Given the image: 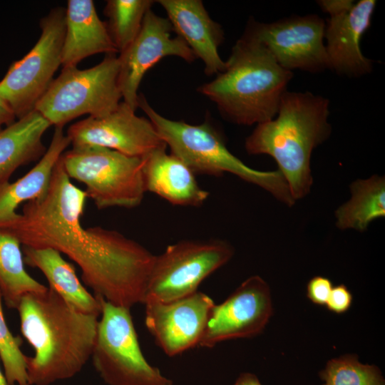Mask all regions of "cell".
Returning a JSON list of instances; mask_svg holds the SVG:
<instances>
[{"instance_id":"obj_1","label":"cell","mask_w":385,"mask_h":385,"mask_svg":"<svg viewBox=\"0 0 385 385\" xmlns=\"http://www.w3.org/2000/svg\"><path fill=\"white\" fill-rule=\"evenodd\" d=\"M87 195L76 187L57 162L47 192L26 202L21 213L0 227L21 245L52 248L81 270L83 283L95 296L130 309L143 303L155 255L122 233L100 226L85 228Z\"/></svg>"},{"instance_id":"obj_2","label":"cell","mask_w":385,"mask_h":385,"mask_svg":"<svg viewBox=\"0 0 385 385\" xmlns=\"http://www.w3.org/2000/svg\"><path fill=\"white\" fill-rule=\"evenodd\" d=\"M16 309L22 335L34 350L26 358L30 385H51L82 370L91 357L100 316L78 311L49 287L24 295Z\"/></svg>"},{"instance_id":"obj_3","label":"cell","mask_w":385,"mask_h":385,"mask_svg":"<svg viewBox=\"0 0 385 385\" xmlns=\"http://www.w3.org/2000/svg\"><path fill=\"white\" fill-rule=\"evenodd\" d=\"M293 77L283 68L249 25L235 42L223 71L197 91L212 101L221 115L252 125L275 117Z\"/></svg>"},{"instance_id":"obj_4","label":"cell","mask_w":385,"mask_h":385,"mask_svg":"<svg viewBox=\"0 0 385 385\" xmlns=\"http://www.w3.org/2000/svg\"><path fill=\"white\" fill-rule=\"evenodd\" d=\"M329 113V99L309 91H287L275 117L257 124L245 139L247 153L275 160L295 201L310 191L312 153L331 135Z\"/></svg>"},{"instance_id":"obj_5","label":"cell","mask_w":385,"mask_h":385,"mask_svg":"<svg viewBox=\"0 0 385 385\" xmlns=\"http://www.w3.org/2000/svg\"><path fill=\"white\" fill-rule=\"evenodd\" d=\"M138 104L171 153L195 174L220 176L231 173L265 190L288 206L296 202L278 170L262 171L247 166L227 149L222 135L210 122L191 125L168 119L152 108L143 95L138 96Z\"/></svg>"},{"instance_id":"obj_6","label":"cell","mask_w":385,"mask_h":385,"mask_svg":"<svg viewBox=\"0 0 385 385\" xmlns=\"http://www.w3.org/2000/svg\"><path fill=\"white\" fill-rule=\"evenodd\" d=\"M118 72L115 54H106L100 63L90 68H63L34 110L55 127H63L84 114L93 117L107 115L118 108L122 98Z\"/></svg>"},{"instance_id":"obj_7","label":"cell","mask_w":385,"mask_h":385,"mask_svg":"<svg viewBox=\"0 0 385 385\" xmlns=\"http://www.w3.org/2000/svg\"><path fill=\"white\" fill-rule=\"evenodd\" d=\"M60 160L68 178L86 185L87 197L98 210L133 208L142 202L146 192L143 158L88 145L72 147Z\"/></svg>"},{"instance_id":"obj_8","label":"cell","mask_w":385,"mask_h":385,"mask_svg":"<svg viewBox=\"0 0 385 385\" xmlns=\"http://www.w3.org/2000/svg\"><path fill=\"white\" fill-rule=\"evenodd\" d=\"M100 298L101 312L91 359L108 385H173L141 351L130 309Z\"/></svg>"},{"instance_id":"obj_9","label":"cell","mask_w":385,"mask_h":385,"mask_svg":"<svg viewBox=\"0 0 385 385\" xmlns=\"http://www.w3.org/2000/svg\"><path fill=\"white\" fill-rule=\"evenodd\" d=\"M233 255L232 246L218 239L182 240L168 245L155 257L143 304L168 302L197 292L200 283Z\"/></svg>"},{"instance_id":"obj_10","label":"cell","mask_w":385,"mask_h":385,"mask_svg":"<svg viewBox=\"0 0 385 385\" xmlns=\"http://www.w3.org/2000/svg\"><path fill=\"white\" fill-rule=\"evenodd\" d=\"M66 9L56 7L40 21L41 36L22 58L13 62L0 81V97L18 119L34 110L61 65Z\"/></svg>"},{"instance_id":"obj_11","label":"cell","mask_w":385,"mask_h":385,"mask_svg":"<svg viewBox=\"0 0 385 385\" xmlns=\"http://www.w3.org/2000/svg\"><path fill=\"white\" fill-rule=\"evenodd\" d=\"M248 25L283 68L316 73L330 70L325 21L317 14L294 15L272 23Z\"/></svg>"},{"instance_id":"obj_12","label":"cell","mask_w":385,"mask_h":385,"mask_svg":"<svg viewBox=\"0 0 385 385\" xmlns=\"http://www.w3.org/2000/svg\"><path fill=\"white\" fill-rule=\"evenodd\" d=\"M273 314L270 289L260 276L245 280L223 302L214 304L198 346L260 334Z\"/></svg>"},{"instance_id":"obj_13","label":"cell","mask_w":385,"mask_h":385,"mask_svg":"<svg viewBox=\"0 0 385 385\" xmlns=\"http://www.w3.org/2000/svg\"><path fill=\"white\" fill-rule=\"evenodd\" d=\"M172 32L168 19L150 9L135 38L118 56V83L122 98L135 111L138 107V90L150 68L166 56H177L187 62L197 58L187 43L177 35L172 36Z\"/></svg>"},{"instance_id":"obj_14","label":"cell","mask_w":385,"mask_h":385,"mask_svg":"<svg viewBox=\"0 0 385 385\" xmlns=\"http://www.w3.org/2000/svg\"><path fill=\"white\" fill-rule=\"evenodd\" d=\"M135 112L122 101L107 115L89 116L72 124L66 135L73 147L99 146L139 158L167 146L151 121Z\"/></svg>"},{"instance_id":"obj_15","label":"cell","mask_w":385,"mask_h":385,"mask_svg":"<svg viewBox=\"0 0 385 385\" xmlns=\"http://www.w3.org/2000/svg\"><path fill=\"white\" fill-rule=\"evenodd\" d=\"M144 304L147 329L165 354L174 356L198 346L215 303L197 290L170 302L147 301Z\"/></svg>"},{"instance_id":"obj_16","label":"cell","mask_w":385,"mask_h":385,"mask_svg":"<svg viewBox=\"0 0 385 385\" xmlns=\"http://www.w3.org/2000/svg\"><path fill=\"white\" fill-rule=\"evenodd\" d=\"M376 5L374 0L354 2L346 11L325 21L324 40L330 70L349 78L370 73L373 62L361 49V39L370 27Z\"/></svg>"},{"instance_id":"obj_17","label":"cell","mask_w":385,"mask_h":385,"mask_svg":"<svg viewBox=\"0 0 385 385\" xmlns=\"http://www.w3.org/2000/svg\"><path fill=\"white\" fill-rule=\"evenodd\" d=\"M167 14L173 32L190 47L204 63L208 76L218 74L225 68L218 48L224 39L220 24L210 16L200 0H159Z\"/></svg>"},{"instance_id":"obj_18","label":"cell","mask_w":385,"mask_h":385,"mask_svg":"<svg viewBox=\"0 0 385 385\" xmlns=\"http://www.w3.org/2000/svg\"><path fill=\"white\" fill-rule=\"evenodd\" d=\"M156 148L143 157L145 191L156 194L175 205L199 207L209 192L198 185L195 174L180 158Z\"/></svg>"},{"instance_id":"obj_19","label":"cell","mask_w":385,"mask_h":385,"mask_svg":"<svg viewBox=\"0 0 385 385\" xmlns=\"http://www.w3.org/2000/svg\"><path fill=\"white\" fill-rule=\"evenodd\" d=\"M65 25L63 68L75 67L85 58L97 53L118 52L92 0H68Z\"/></svg>"},{"instance_id":"obj_20","label":"cell","mask_w":385,"mask_h":385,"mask_svg":"<svg viewBox=\"0 0 385 385\" xmlns=\"http://www.w3.org/2000/svg\"><path fill=\"white\" fill-rule=\"evenodd\" d=\"M70 144L63 127H55L48 148L36 165L16 181L0 183V227L16 217L19 205L47 192L53 169Z\"/></svg>"},{"instance_id":"obj_21","label":"cell","mask_w":385,"mask_h":385,"mask_svg":"<svg viewBox=\"0 0 385 385\" xmlns=\"http://www.w3.org/2000/svg\"><path fill=\"white\" fill-rule=\"evenodd\" d=\"M24 262L38 269L45 276L48 287L78 311L100 316V298L93 296L83 285L72 264L52 248H34L23 246Z\"/></svg>"},{"instance_id":"obj_22","label":"cell","mask_w":385,"mask_h":385,"mask_svg":"<svg viewBox=\"0 0 385 385\" xmlns=\"http://www.w3.org/2000/svg\"><path fill=\"white\" fill-rule=\"evenodd\" d=\"M50 126L34 110L0 129V183L8 182L18 168L41 159L46 151L42 137Z\"/></svg>"},{"instance_id":"obj_23","label":"cell","mask_w":385,"mask_h":385,"mask_svg":"<svg viewBox=\"0 0 385 385\" xmlns=\"http://www.w3.org/2000/svg\"><path fill=\"white\" fill-rule=\"evenodd\" d=\"M351 198L335 212L341 230L364 232L374 220L385 216V179L374 175L350 185Z\"/></svg>"},{"instance_id":"obj_24","label":"cell","mask_w":385,"mask_h":385,"mask_svg":"<svg viewBox=\"0 0 385 385\" xmlns=\"http://www.w3.org/2000/svg\"><path fill=\"white\" fill-rule=\"evenodd\" d=\"M21 245L15 237L0 232V291L6 307L16 309L24 295L48 288L25 270Z\"/></svg>"},{"instance_id":"obj_25","label":"cell","mask_w":385,"mask_h":385,"mask_svg":"<svg viewBox=\"0 0 385 385\" xmlns=\"http://www.w3.org/2000/svg\"><path fill=\"white\" fill-rule=\"evenodd\" d=\"M152 0H108L104 14L111 38L120 53L138 34L145 14L154 4Z\"/></svg>"},{"instance_id":"obj_26","label":"cell","mask_w":385,"mask_h":385,"mask_svg":"<svg viewBox=\"0 0 385 385\" xmlns=\"http://www.w3.org/2000/svg\"><path fill=\"white\" fill-rule=\"evenodd\" d=\"M322 385H385L380 369L363 364L355 354H344L329 360L319 372Z\"/></svg>"},{"instance_id":"obj_27","label":"cell","mask_w":385,"mask_h":385,"mask_svg":"<svg viewBox=\"0 0 385 385\" xmlns=\"http://www.w3.org/2000/svg\"><path fill=\"white\" fill-rule=\"evenodd\" d=\"M2 295L0 291V359L8 385H30L26 371L25 355L21 346L22 340L14 337L5 320Z\"/></svg>"},{"instance_id":"obj_28","label":"cell","mask_w":385,"mask_h":385,"mask_svg":"<svg viewBox=\"0 0 385 385\" xmlns=\"http://www.w3.org/2000/svg\"><path fill=\"white\" fill-rule=\"evenodd\" d=\"M332 287V283L328 278L316 276L307 284V296L313 303L324 305L327 302Z\"/></svg>"},{"instance_id":"obj_29","label":"cell","mask_w":385,"mask_h":385,"mask_svg":"<svg viewBox=\"0 0 385 385\" xmlns=\"http://www.w3.org/2000/svg\"><path fill=\"white\" fill-rule=\"evenodd\" d=\"M352 294L344 284L332 287L327 302V309L337 314L346 312L351 307Z\"/></svg>"},{"instance_id":"obj_30","label":"cell","mask_w":385,"mask_h":385,"mask_svg":"<svg viewBox=\"0 0 385 385\" xmlns=\"http://www.w3.org/2000/svg\"><path fill=\"white\" fill-rule=\"evenodd\" d=\"M317 2L321 9L329 16L348 11L354 4L352 0H321Z\"/></svg>"},{"instance_id":"obj_31","label":"cell","mask_w":385,"mask_h":385,"mask_svg":"<svg viewBox=\"0 0 385 385\" xmlns=\"http://www.w3.org/2000/svg\"><path fill=\"white\" fill-rule=\"evenodd\" d=\"M16 115L6 102L0 97V129L16 121Z\"/></svg>"},{"instance_id":"obj_32","label":"cell","mask_w":385,"mask_h":385,"mask_svg":"<svg viewBox=\"0 0 385 385\" xmlns=\"http://www.w3.org/2000/svg\"><path fill=\"white\" fill-rule=\"evenodd\" d=\"M234 385H262V384L256 375L252 373L245 372V373H242L238 376Z\"/></svg>"},{"instance_id":"obj_33","label":"cell","mask_w":385,"mask_h":385,"mask_svg":"<svg viewBox=\"0 0 385 385\" xmlns=\"http://www.w3.org/2000/svg\"><path fill=\"white\" fill-rule=\"evenodd\" d=\"M0 385H8L5 375L0 369Z\"/></svg>"}]
</instances>
